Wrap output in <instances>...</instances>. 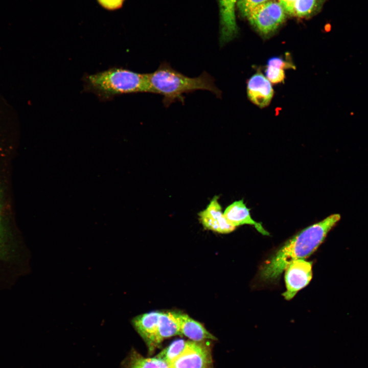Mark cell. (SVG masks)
Masks as SVG:
<instances>
[{"label":"cell","instance_id":"cell-15","mask_svg":"<svg viewBox=\"0 0 368 368\" xmlns=\"http://www.w3.org/2000/svg\"><path fill=\"white\" fill-rule=\"evenodd\" d=\"M122 368H170L164 360L156 358H145L132 351L123 361Z\"/></svg>","mask_w":368,"mask_h":368},{"label":"cell","instance_id":"cell-13","mask_svg":"<svg viewBox=\"0 0 368 368\" xmlns=\"http://www.w3.org/2000/svg\"><path fill=\"white\" fill-rule=\"evenodd\" d=\"M175 313L181 335H184L192 341L198 342L205 339H216L200 323L187 314Z\"/></svg>","mask_w":368,"mask_h":368},{"label":"cell","instance_id":"cell-9","mask_svg":"<svg viewBox=\"0 0 368 368\" xmlns=\"http://www.w3.org/2000/svg\"><path fill=\"white\" fill-rule=\"evenodd\" d=\"M237 0H218L220 10V46L236 37L238 28L236 21L235 9Z\"/></svg>","mask_w":368,"mask_h":368},{"label":"cell","instance_id":"cell-2","mask_svg":"<svg viewBox=\"0 0 368 368\" xmlns=\"http://www.w3.org/2000/svg\"><path fill=\"white\" fill-rule=\"evenodd\" d=\"M147 76L150 93L163 96L165 107L176 101L183 102V94L198 90H208L218 98L221 97V92L215 85L214 79L206 72L197 77L191 78L163 62L155 71L147 73Z\"/></svg>","mask_w":368,"mask_h":368},{"label":"cell","instance_id":"cell-16","mask_svg":"<svg viewBox=\"0 0 368 368\" xmlns=\"http://www.w3.org/2000/svg\"><path fill=\"white\" fill-rule=\"evenodd\" d=\"M326 0H296L294 8V16L304 18L310 17L322 8Z\"/></svg>","mask_w":368,"mask_h":368},{"label":"cell","instance_id":"cell-8","mask_svg":"<svg viewBox=\"0 0 368 368\" xmlns=\"http://www.w3.org/2000/svg\"><path fill=\"white\" fill-rule=\"evenodd\" d=\"M218 198L215 196L206 209L198 214L200 221L206 229L218 233H229L236 227L225 218Z\"/></svg>","mask_w":368,"mask_h":368},{"label":"cell","instance_id":"cell-7","mask_svg":"<svg viewBox=\"0 0 368 368\" xmlns=\"http://www.w3.org/2000/svg\"><path fill=\"white\" fill-rule=\"evenodd\" d=\"M212 364L209 347L201 341H190L186 350L169 365L170 368H210Z\"/></svg>","mask_w":368,"mask_h":368},{"label":"cell","instance_id":"cell-21","mask_svg":"<svg viewBox=\"0 0 368 368\" xmlns=\"http://www.w3.org/2000/svg\"><path fill=\"white\" fill-rule=\"evenodd\" d=\"M125 0H97L101 7L107 10L114 11L121 8Z\"/></svg>","mask_w":368,"mask_h":368},{"label":"cell","instance_id":"cell-22","mask_svg":"<svg viewBox=\"0 0 368 368\" xmlns=\"http://www.w3.org/2000/svg\"><path fill=\"white\" fill-rule=\"evenodd\" d=\"M296 0H277L287 14L294 16V8Z\"/></svg>","mask_w":368,"mask_h":368},{"label":"cell","instance_id":"cell-19","mask_svg":"<svg viewBox=\"0 0 368 368\" xmlns=\"http://www.w3.org/2000/svg\"><path fill=\"white\" fill-rule=\"evenodd\" d=\"M265 73L267 79L274 84L284 82L285 78L284 70L273 66H267Z\"/></svg>","mask_w":368,"mask_h":368},{"label":"cell","instance_id":"cell-4","mask_svg":"<svg viewBox=\"0 0 368 368\" xmlns=\"http://www.w3.org/2000/svg\"><path fill=\"white\" fill-rule=\"evenodd\" d=\"M30 252L15 239L0 217V292L11 289L30 271Z\"/></svg>","mask_w":368,"mask_h":368},{"label":"cell","instance_id":"cell-1","mask_svg":"<svg viewBox=\"0 0 368 368\" xmlns=\"http://www.w3.org/2000/svg\"><path fill=\"white\" fill-rule=\"evenodd\" d=\"M340 218L339 214H332L289 239L263 266L260 270L261 278L264 281H274L292 261L309 257L323 242Z\"/></svg>","mask_w":368,"mask_h":368},{"label":"cell","instance_id":"cell-14","mask_svg":"<svg viewBox=\"0 0 368 368\" xmlns=\"http://www.w3.org/2000/svg\"><path fill=\"white\" fill-rule=\"evenodd\" d=\"M181 335L178 321L175 312H160L155 347L167 338Z\"/></svg>","mask_w":368,"mask_h":368},{"label":"cell","instance_id":"cell-5","mask_svg":"<svg viewBox=\"0 0 368 368\" xmlns=\"http://www.w3.org/2000/svg\"><path fill=\"white\" fill-rule=\"evenodd\" d=\"M286 14L277 1L270 0L254 8L246 18L261 35L267 36L282 25Z\"/></svg>","mask_w":368,"mask_h":368},{"label":"cell","instance_id":"cell-20","mask_svg":"<svg viewBox=\"0 0 368 368\" xmlns=\"http://www.w3.org/2000/svg\"><path fill=\"white\" fill-rule=\"evenodd\" d=\"M267 66H271L283 70L295 69L294 65L290 61L284 59L280 57H272L267 60Z\"/></svg>","mask_w":368,"mask_h":368},{"label":"cell","instance_id":"cell-6","mask_svg":"<svg viewBox=\"0 0 368 368\" xmlns=\"http://www.w3.org/2000/svg\"><path fill=\"white\" fill-rule=\"evenodd\" d=\"M284 270L286 291L282 295L286 300H290L311 281L312 263L298 259L290 263Z\"/></svg>","mask_w":368,"mask_h":368},{"label":"cell","instance_id":"cell-12","mask_svg":"<svg viewBox=\"0 0 368 368\" xmlns=\"http://www.w3.org/2000/svg\"><path fill=\"white\" fill-rule=\"evenodd\" d=\"M223 213L229 223L235 227L244 224H249L254 226L262 235H269L261 223L252 219L249 209L246 207L243 200L233 202L226 208Z\"/></svg>","mask_w":368,"mask_h":368},{"label":"cell","instance_id":"cell-10","mask_svg":"<svg viewBox=\"0 0 368 368\" xmlns=\"http://www.w3.org/2000/svg\"><path fill=\"white\" fill-rule=\"evenodd\" d=\"M247 94L251 102L263 108L270 103L273 96V89L267 78L258 72L247 81Z\"/></svg>","mask_w":368,"mask_h":368},{"label":"cell","instance_id":"cell-18","mask_svg":"<svg viewBox=\"0 0 368 368\" xmlns=\"http://www.w3.org/2000/svg\"><path fill=\"white\" fill-rule=\"evenodd\" d=\"M270 0H237L236 7L241 14L247 17L256 7Z\"/></svg>","mask_w":368,"mask_h":368},{"label":"cell","instance_id":"cell-17","mask_svg":"<svg viewBox=\"0 0 368 368\" xmlns=\"http://www.w3.org/2000/svg\"><path fill=\"white\" fill-rule=\"evenodd\" d=\"M190 342V341L183 339L175 340L155 357L160 359L169 364L186 350Z\"/></svg>","mask_w":368,"mask_h":368},{"label":"cell","instance_id":"cell-3","mask_svg":"<svg viewBox=\"0 0 368 368\" xmlns=\"http://www.w3.org/2000/svg\"><path fill=\"white\" fill-rule=\"evenodd\" d=\"M84 89L102 101L114 97L137 93H150L147 74L113 67L83 77Z\"/></svg>","mask_w":368,"mask_h":368},{"label":"cell","instance_id":"cell-11","mask_svg":"<svg viewBox=\"0 0 368 368\" xmlns=\"http://www.w3.org/2000/svg\"><path fill=\"white\" fill-rule=\"evenodd\" d=\"M159 311H152L139 315L131 320L132 324L147 343L150 352L155 347Z\"/></svg>","mask_w":368,"mask_h":368}]
</instances>
